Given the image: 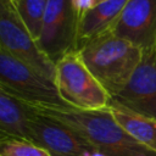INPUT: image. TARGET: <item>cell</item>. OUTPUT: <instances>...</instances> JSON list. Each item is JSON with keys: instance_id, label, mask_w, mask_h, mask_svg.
Listing matches in <instances>:
<instances>
[{"instance_id": "obj_1", "label": "cell", "mask_w": 156, "mask_h": 156, "mask_svg": "<svg viewBox=\"0 0 156 156\" xmlns=\"http://www.w3.org/2000/svg\"><path fill=\"white\" fill-rule=\"evenodd\" d=\"M29 106L37 112L69 127L95 150L107 156H156L155 152L140 145L123 130L108 107L88 111L71 106Z\"/></svg>"}, {"instance_id": "obj_2", "label": "cell", "mask_w": 156, "mask_h": 156, "mask_svg": "<svg viewBox=\"0 0 156 156\" xmlns=\"http://www.w3.org/2000/svg\"><path fill=\"white\" fill-rule=\"evenodd\" d=\"M77 51L111 98L116 96L128 83L144 52L112 30L84 41Z\"/></svg>"}, {"instance_id": "obj_3", "label": "cell", "mask_w": 156, "mask_h": 156, "mask_svg": "<svg viewBox=\"0 0 156 156\" xmlns=\"http://www.w3.org/2000/svg\"><path fill=\"white\" fill-rule=\"evenodd\" d=\"M55 84L62 100L78 110H105L112 100L78 51L67 54L56 63Z\"/></svg>"}, {"instance_id": "obj_4", "label": "cell", "mask_w": 156, "mask_h": 156, "mask_svg": "<svg viewBox=\"0 0 156 156\" xmlns=\"http://www.w3.org/2000/svg\"><path fill=\"white\" fill-rule=\"evenodd\" d=\"M0 89L32 106L67 107L54 80L0 48Z\"/></svg>"}, {"instance_id": "obj_5", "label": "cell", "mask_w": 156, "mask_h": 156, "mask_svg": "<svg viewBox=\"0 0 156 156\" xmlns=\"http://www.w3.org/2000/svg\"><path fill=\"white\" fill-rule=\"evenodd\" d=\"M0 48L55 82V63L41 52L21 21L12 0H0Z\"/></svg>"}, {"instance_id": "obj_6", "label": "cell", "mask_w": 156, "mask_h": 156, "mask_svg": "<svg viewBox=\"0 0 156 156\" xmlns=\"http://www.w3.org/2000/svg\"><path fill=\"white\" fill-rule=\"evenodd\" d=\"M79 18L72 0H49L38 45L41 52L56 63L67 54L77 51Z\"/></svg>"}, {"instance_id": "obj_7", "label": "cell", "mask_w": 156, "mask_h": 156, "mask_svg": "<svg viewBox=\"0 0 156 156\" xmlns=\"http://www.w3.org/2000/svg\"><path fill=\"white\" fill-rule=\"evenodd\" d=\"M30 107V106H29ZM30 141L50 156H91L95 150L88 141L63 123L30 107Z\"/></svg>"}, {"instance_id": "obj_8", "label": "cell", "mask_w": 156, "mask_h": 156, "mask_svg": "<svg viewBox=\"0 0 156 156\" xmlns=\"http://www.w3.org/2000/svg\"><path fill=\"white\" fill-rule=\"evenodd\" d=\"M117 104L156 119V52L149 50L124 88L112 98Z\"/></svg>"}, {"instance_id": "obj_9", "label": "cell", "mask_w": 156, "mask_h": 156, "mask_svg": "<svg viewBox=\"0 0 156 156\" xmlns=\"http://www.w3.org/2000/svg\"><path fill=\"white\" fill-rule=\"evenodd\" d=\"M111 30L143 51L154 50L156 43V0H128Z\"/></svg>"}, {"instance_id": "obj_10", "label": "cell", "mask_w": 156, "mask_h": 156, "mask_svg": "<svg viewBox=\"0 0 156 156\" xmlns=\"http://www.w3.org/2000/svg\"><path fill=\"white\" fill-rule=\"evenodd\" d=\"M128 0H104L98 2L80 20L78 26V45L111 30Z\"/></svg>"}, {"instance_id": "obj_11", "label": "cell", "mask_w": 156, "mask_h": 156, "mask_svg": "<svg viewBox=\"0 0 156 156\" xmlns=\"http://www.w3.org/2000/svg\"><path fill=\"white\" fill-rule=\"evenodd\" d=\"M30 107L22 100L0 89V133L1 136L30 141Z\"/></svg>"}, {"instance_id": "obj_12", "label": "cell", "mask_w": 156, "mask_h": 156, "mask_svg": "<svg viewBox=\"0 0 156 156\" xmlns=\"http://www.w3.org/2000/svg\"><path fill=\"white\" fill-rule=\"evenodd\" d=\"M108 110L116 122L140 145L156 154V119L136 113L111 100Z\"/></svg>"}, {"instance_id": "obj_13", "label": "cell", "mask_w": 156, "mask_h": 156, "mask_svg": "<svg viewBox=\"0 0 156 156\" xmlns=\"http://www.w3.org/2000/svg\"><path fill=\"white\" fill-rule=\"evenodd\" d=\"M12 1L24 27L28 29L30 35L38 41L41 33V27L49 0H12Z\"/></svg>"}, {"instance_id": "obj_14", "label": "cell", "mask_w": 156, "mask_h": 156, "mask_svg": "<svg viewBox=\"0 0 156 156\" xmlns=\"http://www.w3.org/2000/svg\"><path fill=\"white\" fill-rule=\"evenodd\" d=\"M0 156H50V155L33 143L1 136Z\"/></svg>"}, {"instance_id": "obj_15", "label": "cell", "mask_w": 156, "mask_h": 156, "mask_svg": "<svg viewBox=\"0 0 156 156\" xmlns=\"http://www.w3.org/2000/svg\"><path fill=\"white\" fill-rule=\"evenodd\" d=\"M95 0H72V5L74 11L78 15V18L80 20L89 10H91L95 6Z\"/></svg>"}, {"instance_id": "obj_16", "label": "cell", "mask_w": 156, "mask_h": 156, "mask_svg": "<svg viewBox=\"0 0 156 156\" xmlns=\"http://www.w3.org/2000/svg\"><path fill=\"white\" fill-rule=\"evenodd\" d=\"M91 156H107V155L104 154V152H100V151H95V152L91 154Z\"/></svg>"}, {"instance_id": "obj_17", "label": "cell", "mask_w": 156, "mask_h": 156, "mask_svg": "<svg viewBox=\"0 0 156 156\" xmlns=\"http://www.w3.org/2000/svg\"><path fill=\"white\" fill-rule=\"evenodd\" d=\"M154 50H155V52H156V43H155V48H154Z\"/></svg>"}]
</instances>
